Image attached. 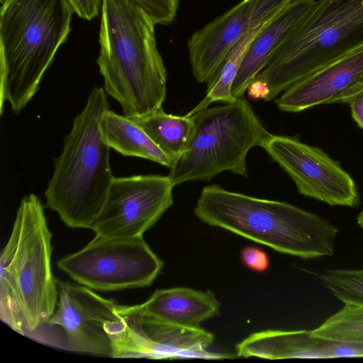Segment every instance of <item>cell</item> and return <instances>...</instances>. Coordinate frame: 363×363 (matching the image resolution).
Wrapping results in <instances>:
<instances>
[{
    "instance_id": "cell-1",
    "label": "cell",
    "mask_w": 363,
    "mask_h": 363,
    "mask_svg": "<svg viewBox=\"0 0 363 363\" xmlns=\"http://www.w3.org/2000/svg\"><path fill=\"white\" fill-rule=\"evenodd\" d=\"M96 63L107 94L123 115L138 118L162 108L167 71L150 16L131 0H103Z\"/></svg>"
},
{
    "instance_id": "cell-2",
    "label": "cell",
    "mask_w": 363,
    "mask_h": 363,
    "mask_svg": "<svg viewBox=\"0 0 363 363\" xmlns=\"http://www.w3.org/2000/svg\"><path fill=\"white\" fill-rule=\"evenodd\" d=\"M51 240L40 199L24 196L0 257V318L21 335L44 325L57 306Z\"/></svg>"
},
{
    "instance_id": "cell-3",
    "label": "cell",
    "mask_w": 363,
    "mask_h": 363,
    "mask_svg": "<svg viewBox=\"0 0 363 363\" xmlns=\"http://www.w3.org/2000/svg\"><path fill=\"white\" fill-rule=\"evenodd\" d=\"M194 214L218 227L302 259L331 257L338 229L329 220L289 203L204 186Z\"/></svg>"
},
{
    "instance_id": "cell-4",
    "label": "cell",
    "mask_w": 363,
    "mask_h": 363,
    "mask_svg": "<svg viewBox=\"0 0 363 363\" xmlns=\"http://www.w3.org/2000/svg\"><path fill=\"white\" fill-rule=\"evenodd\" d=\"M0 13V113L18 114L70 32L69 0H4Z\"/></svg>"
},
{
    "instance_id": "cell-5",
    "label": "cell",
    "mask_w": 363,
    "mask_h": 363,
    "mask_svg": "<svg viewBox=\"0 0 363 363\" xmlns=\"http://www.w3.org/2000/svg\"><path fill=\"white\" fill-rule=\"evenodd\" d=\"M109 109L104 88L95 86L73 120L45 191L46 206L72 228H89L101 211L115 177L101 121Z\"/></svg>"
},
{
    "instance_id": "cell-6",
    "label": "cell",
    "mask_w": 363,
    "mask_h": 363,
    "mask_svg": "<svg viewBox=\"0 0 363 363\" xmlns=\"http://www.w3.org/2000/svg\"><path fill=\"white\" fill-rule=\"evenodd\" d=\"M363 45V0H318L247 89L274 99L291 85Z\"/></svg>"
},
{
    "instance_id": "cell-7",
    "label": "cell",
    "mask_w": 363,
    "mask_h": 363,
    "mask_svg": "<svg viewBox=\"0 0 363 363\" xmlns=\"http://www.w3.org/2000/svg\"><path fill=\"white\" fill-rule=\"evenodd\" d=\"M191 138L173 162L169 177L174 186L210 180L223 171L247 177L249 150L262 147L272 135L242 97L222 106L206 108L191 116Z\"/></svg>"
},
{
    "instance_id": "cell-8",
    "label": "cell",
    "mask_w": 363,
    "mask_h": 363,
    "mask_svg": "<svg viewBox=\"0 0 363 363\" xmlns=\"http://www.w3.org/2000/svg\"><path fill=\"white\" fill-rule=\"evenodd\" d=\"M57 285L54 313L28 337L71 352L121 358L128 323L119 305L78 283L57 279Z\"/></svg>"
},
{
    "instance_id": "cell-9",
    "label": "cell",
    "mask_w": 363,
    "mask_h": 363,
    "mask_svg": "<svg viewBox=\"0 0 363 363\" xmlns=\"http://www.w3.org/2000/svg\"><path fill=\"white\" fill-rule=\"evenodd\" d=\"M57 267L81 285L113 291L151 285L163 262L143 236L95 235L83 248L59 259Z\"/></svg>"
},
{
    "instance_id": "cell-10",
    "label": "cell",
    "mask_w": 363,
    "mask_h": 363,
    "mask_svg": "<svg viewBox=\"0 0 363 363\" xmlns=\"http://www.w3.org/2000/svg\"><path fill=\"white\" fill-rule=\"evenodd\" d=\"M174 186L169 176L114 177L90 229L106 238L143 236L173 204Z\"/></svg>"
},
{
    "instance_id": "cell-11",
    "label": "cell",
    "mask_w": 363,
    "mask_h": 363,
    "mask_svg": "<svg viewBox=\"0 0 363 363\" xmlns=\"http://www.w3.org/2000/svg\"><path fill=\"white\" fill-rule=\"evenodd\" d=\"M262 147L290 176L300 194L330 206L359 205L352 177L321 149L296 138L272 134Z\"/></svg>"
},
{
    "instance_id": "cell-12",
    "label": "cell",
    "mask_w": 363,
    "mask_h": 363,
    "mask_svg": "<svg viewBox=\"0 0 363 363\" xmlns=\"http://www.w3.org/2000/svg\"><path fill=\"white\" fill-rule=\"evenodd\" d=\"M275 350L281 359L363 357V306L345 304L312 330H281Z\"/></svg>"
},
{
    "instance_id": "cell-13",
    "label": "cell",
    "mask_w": 363,
    "mask_h": 363,
    "mask_svg": "<svg viewBox=\"0 0 363 363\" xmlns=\"http://www.w3.org/2000/svg\"><path fill=\"white\" fill-rule=\"evenodd\" d=\"M121 313L128 323L123 358H229L207 351L214 336L201 327H184Z\"/></svg>"
},
{
    "instance_id": "cell-14",
    "label": "cell",
    "mask_w": 363,
    "mask_h": 363,
    "mask_svg": "<svg viewBox=\"0 0 363 363\" xmlns=\"http://www.w3.org/2000/svg\"><path fill=\"white\" fill-rule=\"evenodd\" d=\"M248 4L249 0H242L189 38V60L198 82L208 83L239 40L257 28L249 13Z\"/></svg>"
},
{
    "instance_id": "cell-15",
    "label": "cell",
    "mask_w": 363,
    "mask_h": 363,
    "mask_svg": "<svg viewBox=\"0 0 363 363\" xmlns=\"http://www.w3.org/2000/svg\"><path fill=\"white\" fill-rule=\"evenodd\" d=\"M363 76V45L299 79L276 99L284 111L300 112L330 104Z\"/></svg>"
},
{
    "instance_id": "cell-16",
    "label": "cell",
    "mask_w": 363,
    "mask_h": 363,
    "mask_svg": "<svg viewBox=\"0 0 363 363\" xmlns=\"http://www.w3.org/2000/svg\"><path fill=\"white\" fill-rule=\"evenodd\" d=\"M220 303L211 291L187 287L157 289L145 302L119 305L122 313L189 328L218 315Z\"/></svg>"
},
{
    "instance_id": "cell-17",
    "label": "cell",
    "mask_w": 363,
    "mask_h": 363,
    "mask_svg": "<svg viewBox=\"0 0 363 363\" xmlns=\"http://www.w3.org/2000/svg\"><path fill=\"white\" fill-rule=\"evenodd\" d=\"M315 0H291L255 38L233 82L231 94L242 97L277 50L310 11Z\"/></svg>"
},
{
    "instance_id": "cell-18",
    "label": "cell",
    "mask_w": 363,
    "mask_h": 363,
    "mask_svg": "<svg viewBox=\"0 0 363 363\" xmlns=\"http://www.w3.org/2000/svg\"><path fill=\"white\" fill-rule=\"evenodd\" d=\"M103 137L110 148L124 156L147 159L170 168L171 160L135 121L108 109L101 121Z\"/></svg>"
},
{
    "instance_id": "cell-19",
    "label": "cell",
    "mask_w": 363,
    "mask_h": 363,
    "mask_svg": "<svg viewBox=\"0 0 363 363\" xmlns=\"http://www.w3.org/2000/svg\"><path fill=\"white\" fill-rule=\"evenodd\" d=\"M131 119L148 135L172 164L186 148L194 131L191 116L168 114L162 108Z\"/></svg>"
},
{
    "instance_id": "cell-20",
    "label": "cell",
    "mask_w": 363,
    "mask_h": 363,
    "mask_svg": "<svg viewBox=\"0 0 363 363\" xmlns=\"http://www.w3.org/2000/svg\"><path fill=\"white\" fill-rule=\"evenodd\" d=\"M267 23L252 30L239 40L230 52L217 72L208 82L206 94L203 99L186 115L191 116L196 112L208 108L209 105L216 101L230 103L236 99L231 94L233 82L248 48Z\"/></svg>"
},
{
    "instance_id": "cell-21",
    "label": "cell",
    "mask_w": 363,
    "mask_h": 363,
    "mask_svg": "<svg viewBox=\"0 0 363 363\" xmlns=\"http://www.w3.org/2000/svg\"><path fill=\"white\" fill-rule=\"evenodd\" d=\"M319 279L345 304L363 306V269H328L319 275Z\"/></svg>"
},
{
    "instance_id": "cell-22",
    "label": "cell",
    "mask_w": 363,
    "mask_h": 363,
    "mask_svg": "<svg viewBox=\"0 0 363 363\" xmlns=\"http://www.w3.org/2000/svg\"><path fill=\"white\" fill-rule=\"evenodd\" d=\"M140 6L155 23L168 25L176 17L179 0H131Z\"/></svg>"
},
{
    "instance_id": "cell-23",
    "label": "cell",
    "mask_w": 363,
    "mask_h": 363,
    "mask_svg": "<svg viewBox=\"0 0 363 363\" xmlns=\"http://www.w3.org/2000/svg\"><path fill=\"white\" fill-rule=\"evenodd\" d=\"M243 263L250 269L263 272L268 268L269 260L267 253L253 246L245 247L241 252Z\"/></svg>"
},
{
    "instance_id": "cell-24",
    "label": "cell",
    "mask_w": 363,
    "mask_h": 363,
    "mask_svg": "<svg viewBox=\"0 0 363 363\" xmlns=\"http://www.w3.org/2000/svg\"><path fill=\"white\" fill-rule=\"evenodd\" d=\"M74 13L80 18L91 21L101 11L103 0H69Z\"/></svg>"
},
{
    "instance_id": "cell-25",
    "label": "cell",
    "mask_w": 363,
    "mask_h": 363,
    "mask_svg": "<svg viewBox=\"0 0 363 363\" xmlns=\"http://www.w3.org/2000/svg\"><path fill=\"white\" fill-rule=\"evenodd\" d=\"M363 90V76L346 89L336 95L330 104H349L350 100Z\"/></svg>"
},
{
    "instance_id": "cell-26",
    "label": "cell",
    "mask_w": 363,
    "mask_h": 363,
    "mask_svg": "<svg viewBox=\"0 0 363 363\" xmlns=\"http://www.w3.org/2000/svg\"><path fill=\"white\" fill-rule=\"evenodd\" d=\"M353 120L363 129V90L349 102Z\"/></svg>"
},
{
    "instance_id": "cell-27",
    "label": "cell",
    "mask_w": 363,
    "mask_h": 363,
    "mask_svg": "<svg viewBox=\"0 0 363 363\" xmlns=\"http://www.w3.org/2000/svg\"><path fill=\"white\" fill-rule=\"evenodd\" d=\"M357 221L358 225L361 227V228L363 230V209L362 211L359 213Z\"/></svg>"
},
{
    "instance_id": "cell-28",
    "label": "cell",
    "mask_w": 363,
    "mask_h": 363,
    "mask_svg": "<svg viewBox=\"0 0 363 363\" xmlns=\"http://www.w3.org/2000/svg\"><path fill=\"white\" fill-rule=\"evenodd\" d=\"M4 1V0H0V2L2 3Z\"/></svg>"
}]
</instances>
